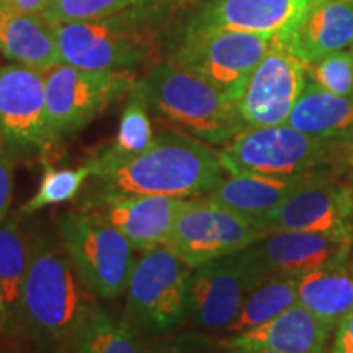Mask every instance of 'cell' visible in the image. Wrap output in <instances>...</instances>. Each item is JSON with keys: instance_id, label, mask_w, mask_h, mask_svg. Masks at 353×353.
<instances>
[{"instance_id": "obj_1", "label": "cell", "mask_w": 353, "mask_h": 353, "mask_svg": "<svg viewBox=\"0 0 353 353\" xmlns=\"http://www.w3.org/2000/svg\"><path fill=\"white\" fill-rule=\"evenodd\" d=\"M92 164L94 195L85 203L112 196H205L226 176L218 151L188 132L161 131L138 156Z\"/></svg>"}, {"instance_id": "obj_2", "label": "cell", "mask_w": 353, "mask_h": 353, "mask_svg": "<svg viewBox=\"0 0 353 353\" xmlns=\"http://www.w3.org/2000/svg\"><path fill=\"white\" fill-rule=\"evenodd\" d=\"M97 306L63 242L51 234L32 239L30 267L17 324L41 353H70Z\"/></svg>"}, {"instance_id": "obj_3", "label": "cell", "mask_w": 353, "mask_h": 353, "mask_svg": "<svg viewBox=\"0 0 353 353\" xmlns=\"http://www.w3.org/2000/svg\"><path fill=\"white\" fill-rule=\"evenodd\" d=\"M170 13L136 3L105 19L54 25L61 63L88 70H132L152 59Z\"/></svg>"}, {"instance_id": "obj_4", "label": "cell", "mask_w": 353, "mask_h": 353, "mask_svg": "<svg viewBox=\"0 0 353 353\" xmlns=\"http://www.w3.org/2000/svg\"><path fill=\"white\" fill-rule=\"evenodd\" d=\"M138 82L149 108L203 143L223 148L247 130L236 101L183 65L156 63Z\"/></svg>"}, {"instance_id": "obj_5", "label": "cell", "mask_w": 353, "mask_h": 353, "mask_svg": "<svg viewBox=\"0 0 353 353\" xmlns=\"http://www.w3.org/2000/svg\"><path fill=\"white\" fill-rule=\"evenodd\" d=\"M272 38L273 34L182 23L167 61L205 77L237 103Z\"/></svg>"}, {"instance_id": "obj_6", "label": "cell", "mask_w": 353, "mask_h": 353, "mask_svg": "<svg viewBox=\"0 0 353 353\" xmlns=\"http://www.w3.org/2000/svg\"><path fill=\"white\" fill-rule=\"evenodd\" d=\"M342 148L294 130L275 125L247 128L219 149L228 174L293 176L319 170Z\"/></svg>"}, {"instance_id": "obj_7", "label": "cell", "mask_w": 353, "mask_h": 353, "mask_svg": "<svg viewBox=\"0 0 353 353\" xmlns=\"http://www.w3.org/2000/svg\"><path fill=\"white\" fill-rule=\"evenodd\" d=\"M59 237L95 296L113 299L126 290L136 250L103 216L92 210L65 214L59 224Z\"/></svg>"}, {"instance_id": "obj_8", "label": "cell", "mask_w": 353, "mask_h": 353, "mask_svg": "<svg viewBox=\"0 0 353 353\" xmlns=\"http://www.w3.org/2000/svg\"><path fill=\"white\" fill-rule=\"evenodd\" d=\"M193 268L167 247L148 250L132 267L126 322L138 334H165L187 319V286Z\"/></svg>"}, {"instance_id": "obj_9", "label": "cell", "mask_w": 353, "mask_h": 353, "mask_svg": "<svg viewBox=\"0 0 353 353\" xmlns=\"http://www.w3.org/2000/svg\"><path fill=\"white\" fill-rule=\"evenodd\" d=\"M52 138H69L90 125L138 82L131 70H88L59 63L43 72Z\"/></svg>"}, {"instance_id": "obj_10", "label": "cell", "mask_w": 353, "mask_h": 353, "mask_svg": "<svg viewBox=\"0 0 353 353\" xmlns=\"http://www.w3.org/2000/svg\"><path fill=\"white\" fill-rule=\"evenodd\" d=\"M268 232L244 216L203 198L187 200L176 216L165 247L190 268L239 252Z\"/></svg>"}, {"instance_id": "obj_11", "label": "cell", "mask_w": 353, "mask_h": 353, "mask_svg": "<svg viewBox=\"0 0 353 353\" xmlns=\"http://www.w3.org/2000/svg\"><path fill=\"white\" fill-rule=\"evenodd\" d=\"M265 280L250 247L193 268L187 286V317L203 330H226L250 290Z\"/></svg>"}, {"instance_id": "obj_12", "label": "cell", "mask_w": 353, "mask_h": 353, "mask_svg": "<svg viewBox=\"0 0 353 353\" xmlns=\"http://www.w3.org/2000/svg\"><path fill=\"white\" fill-rule=\"evenodd\" d=\"M307 68L278 34H273L270 48L237 101L245 128L275 126L288 121L307 83Z\"/></svg>"}, {"instance_id": "obj_13", "label": "cell", "mask_w": 353, "mask_h": 353, "mask_svg": "<svg viewBox=\"0 0 353 353\" xmlns=\"http://www.w3.org/2000/svg\"><path fill=\"white\" fill-rule=\"evenodd\" d=\"M0 141L15 156H39L56 143L39 70L13 63L0 68Z\"/></svg>"}, {"instance_id": "obj_14", "label": "cell", "mask_w": 353, "mask_h": 353, "mask_svg": "<svg viewBox=\"0 0 353 353\" xmlns=\"http://www.w3.org/2000/svg\"><path fill=\"white\" fill-rule=\"evenodd\" d=\"M260 229L316 231L353 236V187L327 170H316L280 208L267 216Z\"/></svg>"}, {"instance_id": "obj_15", "label": "cell", "mask_w": 353, "mask_h": 353, "mask_svg": "<svg viewBox=\"0 0 353 353\" xmlns=\"http://www.w3.org/2000/svg\"><path fill=\"white\" fill-rule=\"evenodd\" d=\"M267 276L301 278L324 268L347 267L353 236L316 231H275L250 245Z\"/></svg>"}, {"instance_id": "obj_16", "label": "cell", "mask_w": 353, "mask_h": 353, "mask_svg": "<svg viewBox=\"0 0 353 353\" xmlns=\"http://www.w3.org/2000/svg\"><path fill=\"white\" fill-rule=\"evenodd\" d=\"M188 198L128 195L103 198L85 203L83 210H92L117 228L136 252L164 247L172 228Z\"/></svg>"}, {"instance_id": "obj_17", "label": "cell", "mask_w": 353, "mask_h": 353, "mask_svg": "<svg viewBox=\"0 0 353 353\" xmlns=\"http://www.w3.org/2000/svg\"><path fill=\"white\" fill-rule=\"evenodd\" d=\"M316 0H203L183 25L219 26L249 33L288 32Z\"/></svg>"}, {"instance_id": "obj_18", "label": "cell", "mask_w": 353, "mask_h": 353, "mask_svg": "<svg viewBox=\"0 0 353 353\" xmlns=\"http://www.w3.org/2000/svg\"><path fill=\"white\" fill-rule=\"evenodd\" d=\"M307 65L353 43L352 0H316L288 32L276 33Z\"/></svg>"}, {"instance_id": "obj_19", "label": "cell", "mask_w": 353, "mask_h": 353, "mask_svg": "<svg viewBox=\"0 0 353 353\" xmlns=\"http://www.w3.org/2000/svg\"><path fill=\"white\" fill-rule=\"evenodd\" d=\"M334 327L296 303L247 332L221 342L224 348H267L278 353H324Z\"/></svg>"}, {"instance_id": "obj_20", "label": "cell", "mask_w": 353, "mask_h": 353, "mask_svg": "<svg viewBox=\"0 0 353 353\" xmlns=\"http://www.w3.org/2000/svg\"><path fill=\"white\" fill-rule=\"evenodd\" d=\"M311 174L293 176L231 174L205 196L260 228V223L280 208Z\"/></svg>"}, {"instance_id": "obj_21", "label": "cell", "mask_w": 353, "mask_h": 353, "mask_svg": "<svg viewBox=\"0 0 353 353\" xmlns=\"http://www.w3.org/2000/svg\"><path fill=\"white\" fill-rule=\"evenodd\" d=\"M0 52L13 64L46 72L61 63L54 25L43 13L0 8Z\"/></svg>"}, {"instance_id": "obj_22", "label": "cell", "mask_w": 353, "mask_h": 353, "mask_svg": "<svg viewBox=\"0 0 353 353\" xmlns=\"http://www.w3.org/2000/svg\"><path fill=\"white\" fill-rule=\"evenodd\" d=\"M286 125L342 148L353 143V94L335 95L307 79Z\"/></svg>"}, {"instance_id": "obj_23", "label": "cell", "mask_w": 353, "mask_h": 353, "mask_svg": "<svg viewBox=\"0 0 353 353\" xmlns=\"http://www.w3.org/2000/svg\"><path fill=\"white\" fill-rule=\"evenodd\" d=\"M298 303L335 329L353 312V272L347 265L298 278Z\"/></svg>"}, {"instance_id": "obj_24", "label": "cell", "mask_w": 353, "mask_h": 353, "mask_svg": "<svg viewBox=\"0 0 353 353\" xmlns=\"http://www.w3.org/2000/svg\"><path fill=\"white\" fill-rule=\"evenodd\" d=\"M20 218L17 213L0 221V285L12 329L19 319L21 293L32 254V239L26 237Z\"/></svg>"}, {"instance_id": "obj_25", "label": "cell", "mask_w": 353, "mask_h": 353, "mask_svg": "<svg viewBox=\"0 0 353 353\" xmlns=\"http://www.w3.org/2000/svg\"><path fill=\"white\" fill-rule=\"evenodd\" d=\"M298 303V278L267 276L250 290L224 332L236 335L259 327Z\"/></svg>"}, {"instance_id": "obj_26", "label": "cell", "mask_w": 353, "mask_h": 353, "mask_svg": "<svg viewBox=\"0 0 353 353\" xmlns=\"http://www.w3.org/2000/svg\"><path fill=\"white\" fill-rule=\"evenodd\" d=\"M149 103L139 82L134 83L128 94L126 107L120 118V126L112 145L97 154L99 162H120L144 152L152 144L154 134Z\"/></svg>"}, {"instance_id": "obj_27", "label": "cell", "mask_w": 353, "mask_h": 353, "mask_svg": "<svg viewBox=\"0 0 353 353\" xmlns=\"http://www.w3.org/2000/svg\"><path fill=\"white\" fill-rule=\"evenodd\" d=\"M70 353H148L139 334L126 321H117L97 304Z\"/></svg>"}, {"instance_id": "obj_28", "label": "cell", "mask_w": 353, "mask_h": 353, "mask_svg": "<svg viewBox=\"0 0 353 353\" xmlns=\"http://www.w3.org/2000/svg\"><path fill=\"white\" fill-rule=\"evenodd\" d=\"M92 164H85L76 169H56L46 161H43V175L37 193L19 210L20 216L34 214L43 208L76 200L87 179L92 176Z\"/></svg>"}, {"instance_id": "obj_29", "label": "cell", "mask_w": 353, "mask_h": 353, "mask_svg": "<svg viewBox=\"0 0 353 353\" xmlns=\"http://www.w3.org/2000/svg\"><path fill=\"white\" fill-rule=\"evenodd\" d=\"M141 0H50L43 15L52 25L105 19L117 15Z\"/></svg>"}, {"instance_id": "obj_30", "label": "cell", "mask_w": 353, "mask_h": 353, "mask_svg": "<svg viewBox=\"0 0 353 353\" xmlns=\"http://www.w3.org/2000/svg\"><path fill=\"white\" fill-rule=\"evenodd\" d=\"M307 77L330 94H353V51L341 50L311 64Z\"/></svg>"}, {"instance_id": "obj_31", "label": "cell", "mask_w": 353, "mask_h": 353, "mask_svg": "<svg viewBox=\"0 0 353 353\" xmlns=\"http://www.w3.org/2000/svg\"><path fill=\"white\" fill-rule=\"evenodd\" d=\"M15 154L0 141V221L7 216L13 196V172H15Z\"/></svg>"}, {"instance_id": "obj_32", "label": "cell", "mask_w": 353, "mask_h": 353, "mask_svg": "<svg viewBox=\"0 0 353 353\" xmlns=\"http://www.w3.org/2000/svg\"><path fill=\"white\" fill-rule=\"evenodd\" d=\"M332 353H353V312L335 327Z\"/></svg>"}, {"instance_id": "obj_33", "label": "cell", "mask_w": 353, "mask_h": 353, "mask_svg": "<svg viewBox=\"0 0 353 353\" xmlns=\"http://www.w3.org/2000/svg\"><path fill=\"white\" fill-rule=\"evenodd\" d=\"M50 0H6V7L25 13H43Z\"/></svg>"}, {"instance_id": "obj_34", "label": "cell", "mask_w": 353, "mask_h": 353, "mask_svg": "<svg viewBox=\"0 0 353 353\" xmlns=\"http://www.w3.org/2000/svg\"><path fill=\"white\" fill-rule=\"evenodd\" d=\"M192 2V0H141L139 3H144V6L159 8V10L167 12V13H175L179 8H182L185 3Z\"/></svg>"}, {"instance_id": "obj_35", "label": "cell", "mask_w": 353, "mask_h": 353, "mask_svg": "<svg viewBox=\"0 0 353 353\" xmlns=\"http://www.w3.org/2000/svg\"><path fill=\"white\" fill-rule=\"evenodd\" d=\"M10 330H12L10 316H8V311L6 306V298H3L2 285H0V335H3L6 332H10Z\"/></svg>"}, {"instance_id": "obj_36", "label": "cell", "mask_w": 353, "mask_h": 353, "mask_svg": "<svg viewBox=\"0 0 353 353\" xmlns=\"http://www.w3.org/2000/svg\"><path fill=\"white\" fill-rule=\"evenodd\" d=\"M226 353H278L273 350H267V348H249V347H232L226 348Z\"/></svg>"}, {"instance_id": "obj_37", "label": "cell", "mask_w": 353, "mask_h": 353, "mask_svg": "<svg viewBox=\"0 0 353 353\" xmlns=\"http://www.w3.org/2000/svg\"><path fill=\"white\" fill-rule=\"evenodd\" d=\"M342 154H343V159H345L347 164L350 165L352 169H353V143H352V144H348L347 148H343Z\"/></svg>"}, {"instance_id": "obj_38", "label": "cell", "mask_w": 353, "mask_h": 353, "mask_svg": "<svg viewBox=\"0 0 353 353\" xmlns=\"http://www.w3.org/2000/svg\"><path fill=\"white\" fill-rule=\"evenodd\" d=\"M6 7V0H0V8Z\"/></svg>"}, {"instance_id": "obj_39", "label": "cell", "mask_w": 353, "mask_h": 353, "mask_svg": "<svg viewBox=\"0 0 353 353\" xmlns=\"http://www.w3.org/2000/svg\"><path fill=\"white\" fill-rule=\"evenodd\" d=\"M350 270L353 272V259H352V268H350Z\"/></svg>"}, {"instance_id": "obj_40", "label": "cell", "mask_w": 353, "mask_h": 353, "mask_svg": "<svg viewBox=\"0 0 353 353\" xmlns=\"http://www.w3.org/2000/svg\"><path fill=\"white\" fill-rule=\"evenodd\" d=\"M350 46H352V51H353V43H352V44H350Z\"/></svg>"}, {"instance_id": "obj_41", "label": "cell", "mask_w": 353, "mask_h": 353, "mask_svg": "<svg viewBox=\"0 0 353 353\" xmlns=\"http://www.w3.org/2000/svg\"><path fill=\"white\" fill-rule=\"evenodd\" d=\"M352 2H353V0H352Z\"/></svg>"}]
</instances>
